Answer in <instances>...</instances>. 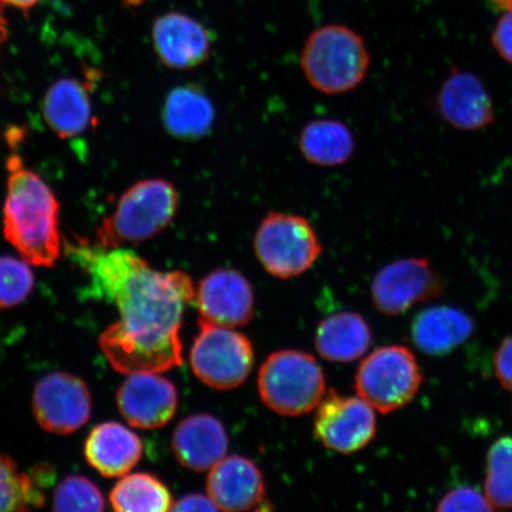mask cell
<instances>
[{"label": "cell", "mask_w": 512, "mask_h": 512, "mask_svg": "<svg viewBox=\"0 0 512 512\" xmlns=\"http://www.w3.org/2000/svg\"><path fill=\"white\" fill-rule=\"evenodd\" d=\"M63 248L87 275L91 294L118 309V322L99 338L114 370L127 376L162 374L181 366L179 331L184 311L196 296L190 275L153 270L131 249L104 248L82 239L66 241Z\"/></svg>", "instance_id": "obj_1"}, {"label": "cell", "mask_w": 512, "mask_h": 512, "mask_svg": "<svg viewBox=\"0 0 512 512\" xmlns=\"http://www.w3.org/2000/svg\"><path fill=\"white\" fill-rule=\"evenodd\" d=\"M6 169L5 239L31 266L53 267L63 248L60 203L44 179L27 168L17 153L6 160Z\"/></svg>", "instance_id": "obj_2"}, {"label": "cell", "mask_w": 512, "mask_h": 512, "mask_svg": "<svg viewBox=\"0 0 512 512\" xmlns=\"http://www.w3.org/2000/svg\"><path fill=\"white\" fill-rule=\"evenodd\" d=\"M178 207V191L168 179L134 183L121 195L113 213L96 228L95 243L117 248L155 238L175 220Z\"/></svg>", "instance_id": "obj_3"}, {"label": "cell", "mask_w": 512, "mask_h": 512, "mask_svg": "<svg viewBox=\"0 0 512 512\" xmlns=\"http://www.w3.org/2000/svg\"><path fill=\"white\" fill-rule=\"evenodd\" d=\"M300 66L316 91L339 95L354 91L366 79L370 55L356 31L344 25H325L307 38Z\"/></svg>", "instance_id": "obj_4"}, {"label": "cell", "mask_w": 512, "mask_h": 512, "mask_svg": "<svg viewBox=\"0 0 512 512\" xmlns=\"http://www.w3.org/2000/svg\"><path fill=\"white\" fill-rule=\"evenodd\" d=\"M261 400L274 413L299 416L318 407L325 396V376L315 357L298 350L274 352L260 368Z\"/></svg>", "instance_id": "obj_5"}, {"label": "cell", "mask_w": 512, "mask_h": 512, "mask_svg": "<svg viewBox=\"0 0 512 512\" xmlns=\"http://www.w3.org/2000/svg\"><path fill=\"white\" fill-rule=\"evenodd\" d=\"M253 246L261 266L280 279L309 271L322 254L316 230L306 217L279 211L261 221Z\"/></svg>", "instance_id": "obj_6"}, {"label": "cell", "mask_w": 512, "mask_h": 512, "mask_svg": "<svg viewBox=\"0 0 512 512\" xmlns=\"http://www.w3.org/2000/svg\"><path fill=\"white\" fill-rule=\"evenodd\" d=\"M422 374L411 350L401 345L376 349L357 370V395L388 414L405 407L419 392Z\"/></svg>", "instance_id": "obj_7"}, {"label": "cell", "mask_w": 512, "mask_h": 512, "mask_svg": "<svg viewBox=\"0 0 512 512\" xmlns=\"http://www.w3.org/2000/svg\"><path fill=\"white\" fill-rule=\"evenodd\" d=\"M200 332L190 351L191 369L207 386L230 390L247 380L254 366L251 341L230 328L198 320Z\"/></svg>", "instance_id": "obj_8"}, {"label": "cell", "mask_w": 512, "mask_h": 512, "mask_svg": "<svg viewBox=\"0 0 512 512\" xmlns=\"http://www.w3.org/2000/svg\"><path fill=\"white\" fill-rule=\"evenodd\" d=\"M31 405L44 431L70 434L79 431L91 418L92 395L80 377L56 371L36 383Z\"/></svg>", "instance_id": "obj_9"}, {"label": "cell", "mask_w": 512, "mask_h": 512, "mask_svg": "<svg viewBox=\"0 0 512 512\" xmlns=\"http://www.w3.org/2000/svg\"><path fill=\"white\" fill-rule=\"evenodd\" d=\"M315 434L332 451L343 454L360 451L376 434L374 408L360 396H342L330 389L318 405Z\"/></svg>", "instance_id": "obj_10"}, {"label": "cell", "mask_w": 512, "mask_h": 512, "mask_svg": "<svg viewBox=\"0 0 512 512\" xmlns=\"http://www.w3.org/2000/svg\"><path fill=\"white\" fill-rule=\"evenodd\" d=\"M440 279L425 258L400 259L384 266L371 285L377 310L399 316L419 303L439 297Z\"/></svg>", "instance_id": "obj_11"}, {"label": "cell", "mask_w": 512, "mask_h": 512, "mask_svg": "<svg viewBox=\"0 0 512 512\" xmlns=\"http://www.w3.org/2000/svg\"><path fill=\"white\" fill-rule=\"evenodd\" d=\"M195 302L201 319L223 328H240L254 316L253 287L245 275L232 268H220L203 278Z\"/></svg>", "instance_id": "obj_12"}, {"label": "cell", "mask_w": 512, "mask_h": 512, "mask_svg": "<svg viewBox=\"0 0 512 512\" xmlns=\"http://www.w3.org/2000/svg\"><path fill=\"white\" fill-rule=\"evenodd\" d=\"M152 43L165 67L191 70L208 61L214 36L197 19L182 12H168L153 23Z\"/></svg>", "instance_id": "obj_13"}, {"label": "cell", "mask_w": 512, "mask_h": 512, "mask_svg": "<svg viewBox=\"0 0 512 512\" xmlns=\"http://www.w3.org/2000/svg\"><path fill=\"white\" fill-rule=\"evenodd\" d=\"M119 412L128 425L139 430H157L174 418L178 395L174 383L160 374H133L117 393Z\"/></svg>", "instance_id": "obj_14"}, {"label": "cell", "mask_w": 512, "mask_h": 512, "mask_svg": "<svg viewBox=\"0 0 512 512\" xmlns=\"http://www.w3.org/2000/svg\"><path fill=\"white\" fill-rule=\"evenodd\" d=\"M440 117L456 130L473 132L495 123V106L478 76L453 68L437 95Z\"/></svg>", "instance_id": "obj_15"}, {"label": "cell", "mask_w": 512, "mask_h": 512, "mask_svg": "<svg viewBox=\"0 0 512 512\" xmlns=\"http://www.w3.org/2000/svg\"><path fill=\"white\" fill-rule=\"evenodd\" d=\"M209 471L207 492L217 510L247 511L264 504V479L252 460L224 457Z\"/></svg>", "instance_id": "obj_16"}, {"label": "cell", "mask_w": 512, "mask_h": 512, "mask_svg": "<svg viewBox=\"0 0 512 512\" xmlns=\"http://www.w3.org/2000/svg\"><path fill=\"white\" fill-rule=\"evenodd\" d=\"M228 435L220 420L209 414L188 416L172 435V451L178 463L196 472L210 470L226 457Z\"/></svg>", "instance_id": "obj_17"}, {"label": "cell", "mask_w": 512, "mask_h": 512, "mask_svg": "<svg viewBox=\"0 0 512 512\" xmlns=\"http://www.w3.org/2000/svg\"><path fill=\"white\" fill-rule=\"evenodd\" d=\"M215 119L213 101L201 86H178L164 100L163 126L179 142L194 143L206 138L213 131Z\"/></svg>", "instance_id": "obj_18"}, {"label": "cell", "mask_w": 512, "mask_h": 512, "mask_svg": "<svg viewBox=\"0 0 512 512\" xmlns=\"http://www.w3.org/2000/svg\"><path fill=\"white\" fill-rule=\"evenodd\" d=\"M143 450L136 433L113 421L94 427L85 444L88 464L106 478L127 475L142 459Z\"/></svg>", "instance_id": "obj_19"}, {"label": "cell", "mask_w": 512, "mask_h": 512, "mask_svg": "<svg viewBox=\"0 0 512 512\" xmlns=\"http://www.w3.org/2000/svg\"><path fill=\"white\" fill-rule=\"evenodd\" d=\"M42 110L44 120L57 136L62 139L81 136L93 120L86 82L76 78L57 80L44 95Z\"/></svg>", "instance_id": "obj_20"}, {"label": "cell", "mask_w": 512, "mask_h": 512, "mask_svg": "<svg viewBox=\"0 0 512 512\" xmlns=\"http://www.w3.org/2000/svg\"><path fill=\"white\" fill-rule=\"evenodd\" d=\"M473 331L471 317L450 306L430 307L416 316L412 324L416 347L431 356H443L457 349Z\"/></svg>", "instance_id": "obj_21"}, {"label": "cell", "mask_w": 512, "mask_h": 512, "mask_svg": "<svg viewBox=\"0 0 512 512\" xmlns=\"http://www.w3.org/2000/svg\"><path fill=\"white\" fill-rule=\"evenodd\" d=\"M371 344L366 319L355 312L336 313L320 322L316 348L326 361L349 363L361 358Z\"/></svg>", "instance_id": "obj_22"}, {"label": "cell", "mask_w": 512, "mask_h": 512, "mask_svg": "<svg viewBox=\"0 0 512 512\" xmlns=\"http://www.w3.org/2000/svg\"><path fill=\"white\" fill-rule=\"evenodd\" d=\"M298 146L306 162L323 168L343 165L354 156L355 139L342 121L318 119L299 134Z\"/></svg>", "instance_id": "obj_23"}, {"label": "cell", "mask_w": 512, "mask_h": 512, "mask_svg": "<svg viewBox=\"0 0 512 512\" xmlns=\"http://www.w3.org/2000/svg\"><path fill=\"white\" fill-rule=\"evenodd\" d=\"M110 501L119 512H165L174 507L170 490L149 473H127L114 486Z\"/></svg>", "instance_id": "obj_24"}, {"label": "cell", "mask_w": 512, "mask_h": 512, "mask_svg": "<svg viewBox=\"0 0 512 512\" xmlns=\"http://www.w3.org/2000/svg\"><path fill=\"white\" fill-rule=\"evenodd\" d=\"M46 503L42 492L27 473L8 456L0 454V511H29Z\"/></svg>", "instance_id": "obj_25"}, {"label": "cell", "mask_w": 512, "mask_h": 512, "mask_svg": "<svg viewBox=\"0 0 512 512\" xmlns=\"http://www.w3.org/2000/svg\"><path fill=\"white\" fill-rule=\"evenodd\" d=\"M485 496L494 509L512 508V437L495 441L486 459Z\"/></svg>", "instance_id": "obj_26"}, {"label": "cell", "mask_w": 512, "mask_h": 512, "mask_svg": "<svg viewBox=\"0 0 512 512\" xmlns=\"http://www.w3.org/2000/svg\"><path fill=\"white\" fill-rule=\"evenodd\" d=\"M105 509L104 496L98 486L86 477L64 478L54 492V511L99 512Z\"/></svg>", "instance_id": "obj_27"}, {"label": "cell", "mask_w": 512, "mask_h": 512, "mask_svg": "<svg viewBox=\"0 0 512 512\" xmlns=\"http://www.w3.org/2000/svg\"><path fill=\"white\" fill-rule=\"evenodd\" d=\"M31 265L14 256H0V310H9L22 304L35 286Z\"/></svg>", "instance_id": "obj_28"}, {"label": "cell", "mask_w": 512, "mask_h": 512, "mask_svg": "<svg viewBox=\"0 0 512 512\" xmlns=\"http://www.w3.org/2000/svg\"><path fill=\"white\" fill-rule=\"evenodd\" d=\"M438 511H491L494 510L485 495L469 486L454 489L446 494L437 507Z\"/></svg>", "instance_id": "obj_29"}, {"label": "cell", "mask_w": 512, "mask_h": 512, "mask_svg": "<svg viewBox=\"0 0 512 512\" xmlns=\"http://www.w3.org/2000/svg\"><path fill=\"white\" fill-rule=\"evenodd\" d=\"M492 47L504 61L512 64V10L498 19L491 35Z\"/></svg>", "instance_id": "obj_30"}, {"label": "cell", "mask_w": 512, "mask_h": 512, "mask_svg": "<svg viewBox=\"0 0 512 512\" xmlns=\"http://www.w3.org/2000/svg\"><path fill=\"white\" fill-rule=\"evenodd\" d=\"M494 364L498 382L512 393V335L499 345Z\"/></svg>", "instance_id": "obj_31"}, {"label": "cell", "mask_w": 512, "mask_h": 512, "mask_svg": "<svg viewBox=\"0 0 512 512\" xmlns=\"http://www.w3.org/2000/svg\"><path fill=\"white\" fill-rule=\"evenodd\" d=\"M172 511H217L209 496L188 495L174 503Z\"/></svg>", "instance_id": "obj_32"}, {"label": "cell", "mask_w": 512, "mask_h": 512, "mask_svg": "<svg viewBox=\"0 0 512 512\" xmlns=\"http://www.w3.org/2000/svg\"><path fill=\"white\" fill-rule=\"evenodd\" d=\"M4 9L5 3L3 0H0V49H2L9 36L8 22H6Z\"/></svg>", "instance_id": "obj_33"}, {"label": "cell", "mask_w": 512, "mask_h": 512, "mask_svg": "<svg viewBox=\"0 0 512 512\" xmlns=\"http://www.w3.org/2000/svg\"><path fill=\"white\" fill-rule=\"evenodd\" d=\"M3 2L24 12H29L32 8H35L40 0H3Z\"/></svg>", "instance_id": "obj_34"}, {"label": "cell", "mask_w": 512, "mask_h": 512, "mask_svg": "<svg viewBox=\"0 0 512 512\" xmlns=\"http://www.w3.org/2000/svg\"><path fill=\"white\" fill-rule=\"evenodd\" d=\"M490 3L497 6V8L508 11L512 10V0H489Z\"/></svg>", "instance_id": "obj_35"}]
</instances>
